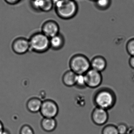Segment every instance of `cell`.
I'll list each match as a JSON object with an SVG mask.
<instances>
[{"label":"cell","instance_id":"18","mask_svg":"<svg viewBox=\"0 0 134 134\" xmlns=\"http://www.w3.org/2000/svg\"><path fill=\"white\" fill-rule=\"evenodd\" d=\"M54 7V3L53 0H44L41 12H48L51 11Z\"/></svg>","mask_w":134,"mask_h":134},{"label":"cell","instance_id":"22","mask_svg":"<svg viewBox=\"0 0 134 134\" xmlns=\"http://www.w3.org/2000/svg\"><path fill=\"white\" fill-rule=\"evenodd\" d=\"M119 134H125L128 130L127 125L125 124L121 123L116 126Z\"/></svg>","mask_w":134,"mask_h":134},{"label":"cell","instance_id":"13","mask_svg":"<svg viewBox=\"0 0 134 134\" xmlns=\"http://www.w3.org/2000/svg\"><path fill=\"white\" fill-rule=\"evenodd\" d=\"M41 124L43 130L47 132H51L56 129L57 123L55 118H43Z\"/></svg>","mask_w":134,"mask_h":134},{"label":"cell","instance_id":"21","mask_svg":"<svg viewBox=\"0 0 134 134\" xmlns=\"http://www.w3.org/2000/svg\"><path fill=\"white\" fill-rule=\"evenodd\" d=\"M20 134H34L33 129L28 125H23L20 131Z\"/></svg>","mask_w":134,"mask_h":134},{"label":"cell","instance_id":"8","mask_svg":"<svg viewBox=\"0 0 134 134\" xmlns=\"http://www.w3.org/2000/svg\"><path fill=\"white\" fill-rule=\"evenodd\" d=\"M59 25L55 21L48 20L44 23L41 27V32L50 39L59 33Z\"/></svg>","mask_w":134,"mask_h":134},{"label":"cell","instance_id":"7","mask_svg":"<svg viewBox=\"0 0 134 134\" xmlns=\"http://www.w3.org/2000/svg\"><path fill=\"white\" fill-rule=\"evenodd\" d=\"M12 48L13 51L18 55H23L30 51L29 39L23 37L16 38L12 42Z\"/></svg>","mask_w":134,"mask_h":134},{"label":"cell","instance_id":"25","mask_svg":"<svg viewBox=\"0 0 134 134\" xmlns=\"http://www.w3.org/2000/svg\"><path fill=\"white\" fill-rule=\"evenodd\" d=\"M4 130V128L3 124L1 121L0 120V134H2Z\"/></svg>","mask_w":134,"mask_h":134},{"label":"cell","instance_id":"5","mask_svg":"<svg viewBox=\"0 0 134 134\" xmlns=\"http://www.w3.org/2000/svg\"><path fill=\"white\" fill-rule=\"evenodd\" d=\"M40 112L43 118H55L58 113V106L54 101L47 99L42 102Z\"/></svg>","mask_w":134,"mask_h":134},{"label":"cell","instance_id":"19","mask_svg":"<svg viewBox=\"0 0 134 134\" xmlns=\"http://www.w3.org/2000/svg\"><path fill=\"white\" fill-rule=\"evenodd\" d=\"M97 7L102 10H105L109 7L111 3L110 0H96L95 1Z\"/></svg>","mask_w":134,"mask_h":134},{"label":"cell","instance_id":"14","mask_svg":"<svg viewBox=\"0 0 134 134\" xmlns=\"http://www.w3.org/2000/svg\"><path fill=\"white\" fill-rule=\"evenodd\" d=\"M77 75L70 70L66 71L63 76L62 81L63 84L68 87L75 86Z\"/></svg>","mask_w":134,"mask_h":134},{"label":"cell","instance_id":"1","mask_svg":"<svg viewBox=\"0 0 134 134\" xmlns=\"http://www.w3.org/2000/svg\"><path fill=\"white\" fill-rule=\"evenodd\" d=\"M54 3L55 13L62 19H71L77 14L78 6L75 0H56Z\"/></svg>","mask_w":134,"mask_h":134},{"label":"cell","instance_id":"4","mask_svg":"<svg viewBox=\"0 0 134 134\" xmlns=\"http://www.w3.org/2000/svg\"><path fill=\"white\" fill-rule=\"evenodd\" d=\"M69 66L76 74H84L91 69V62L85 55L77 54L70 59Z\"/></svg>","mask_w":134,"mask_h":134},{"label":"cell","instance_id":"11","mask_svg":"<svg viewBox=\"0 0 134 134\" xmlns=\"http://www.w3.org/2000/svg\"><path fill=\"white\" fill-rule=\"evenodd\" d=\"M65 39L62 34L59 33L56 36L50 38V48L54 51H59L65 45Z\"/></svg>","mask_w":134,"mask_h":134},{"label":"cell","instance_id":"9","mask_svg":"<svg viewBox=\"0 0 134 134\" xmlns=\"http://www.w3.org/2000/svg\"><path fill=\"white\" fill-rule=\"evenodd\" d=\"M91 118L93 123L96 125L102 126L107 123L109 119L107 110L96 107L92 111Z\"/></svg>","mask_w":134,"mask_h":134},{"label":"cell","instance_id":"6","mask_svg":"<svg viewBox=\"0 0 134 134\" xmlns=\"http://www.w3.org/2000/svg\"><path fill=\"white\" fill-rule=\"evenodd\" d=\"M87 87L95 88L100 86L102 82L101 72L92 69H89L84 74Z\"/></svg>","mask_w":134,"mask_h":134},{"label":"cell","instance_id":"10","mask_svg":"<svg viewBox=\"0 0 134 134\" xmlns=\"http://www.w3.org/2000/svg\"><path fill=\"white\" fill-rule=\"evenodd\" d=\"M90 62L91 69L100 72L104 71L107 66L106 60L102 56H96Z\"/></svg>","mask_w":134,"mask_h":134},{"label":"cell","instance_id":"17","mask_svg":"<svg viewBox=\"0 0 134 134\" xmlns=\"http://www.w3.org/2000/svg\"><path fill=\"white\" fill-rule=\"evenodd\" d=\"M44 0H31L30 5L31 7L37 12H41L43 5Z\"/></svg>","mask_w":134,"mask_h":134},{"label":"cell","instance_id":"24","mask_svg":"<svg viewBox=\"0 0 134 134\" xmlns=\"http://www.w3.org/2000/svg\"><path fill=\"white\" fill-rule=\"evenodd\" d=\"M129 64L130 66L134 69V56H131L129 60Z\"/></svg>","mask_w":134,"mask_h":134},{"label":"cell","instance_id":"15","mask_svg":"<svg viewBox=\"0 0 134 134\" xmlns=\"http://www.w3.org/2000/svg\"><path fill=\"white\" fill-rule=\"evenodd\" d=\"M75 86L80 88H84L87 87L84 74H77Z\"/></svg>","mask_w":134,"mask_h":134},{"label":"cell","instance_id":"16","mask_svg":"<svg viewBox=\"0 0 134 134\" xmlns=\"http://www.w3.org/2000/svg\"><path fill=\"white\" fill-rule=\"evenodd\" d=\"M102 134H119L116 127L110 124L105 126L102 131Z\"/></svg>","mask_w":134,"mask_h":134},{"label":"cell","instance_id":"26","mask_svg":"<svg viewBox=\"0 0 134 134\" xmlns=\"http://www.w3.org/2000/svg\"><path fill=\"white\" fill-rule=\"evenodd\" d=\"M2 134H10V133L8 131H7V130H5V129H4V131L3 132Z\"/></svg>","mask_w":134,"mask_h":134},{"label":"cell","instance_id":"12","mask_svg":"<svg viewBox=\"0 0 134 134\" xmlns=\"http://www.w3.org/2000/svg\"><path fill=\"white\" fill-rule=\"evenodd\" d=\"M42 102H43L38 98H31L27 102L26 107L30 112L36 113L40 112Z\"/></svg>","mask_w":134,"mask_h":134},{"label":"cell","instance_id":"3","mask_svg":"<svg viewBox=\"0 0 134 134\" xmlns=\"http://www.w3.org/2000/svg\"><path fill=\"white\" fill-rule=\"evenodd\" d=\"M29 40L30 51L41 54L50 48V39L41 32L34 34Z\"/></svg>","mask_w":134,"mask_h":134},{"label":"cell","instance_id":"23","mask_svg":"<svg viewBox=\"0 0 134 134\" xmlns=\"http://www.w3.org/2000/svg\"><path fill=\"white\" fill-rule=\"evenodd\" d=\"M8 4L11 5H15L19 3L22 0H4Z\"/></svg>","mask_w":134,"mask_h":134},{"label":"cell","instance_id":"2","mask_svg":"<svg viewBox=\"0 0 134 134\" xmlns=\"http://www.w3.org/2000/svg\"><path fill=\"white\" fill-rule=\"evenodd\" d=\"M96 107L108 110L112 109L116 103L115 94L111 89L103 88L98 90L93 98Z\"/></svg>","mask_w":134,"mask_h":134},{"label":"cell","instance_id":"27","mask_svg":"<svg viewBox=\"0 0 134 134\" xmlns=\"http://www.w3.org/2000/svg\"><path fill=\"white\" fill-rule=\"evenodd\" d=\"M92 1H96V0H92Z\"/></svg>","mask_w":134,"mask_h":134},{"label":"cell","instance_id":"20","mask_svg":"<svg viewBox=\"0 0 134 134\" xmlns=\"http://www.w3.org/2000/svg\"><path fill=\"white\" fill-rule=\"evenodd\" d=\"M126 49L129 54L134 56V38L130 40L126 46Z\"/></svg>","mask_w":134,"mask_h":134}]
</instances>
